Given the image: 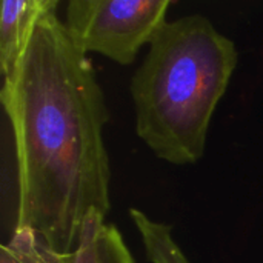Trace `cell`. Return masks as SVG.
Wrapping results in <instances>:
<instances>
[{
  "label": "cell",
  "instance_id": "5b68a950",
  "mask_svg": "<svg viewBox=\"0 0 263 263\" xmlns=\"http://www.w3.org/2000/svg\"><path fill=\"white\" fill-rule=\"evenodd\" d=\"M54 0H5L0 6V68L3 80L12 77L31 31Z\"/></svg>",
  "mask_w": 263,
  "mask_h": 263
},
{
  "label": "cell",
  "instance_id": "277c9868",
  "mask_svg": "<svg viewBox=\"0 0 263 263\" xmlns=\"http://www.w3.org/2000/svg\"><path fill=\"white\" fill-rule=\"evenodd\" d=\"M0 263H136L122 234L103 217H92L76 250L62 253L49 248L34 233L14 230L3 243Z\"/></svg>",
  "mask_w": 263,
  "mask_h": 263
},
{
  "label": "cell",
  "instance_id": "6da1fadb",
  "mask_svg": "<svg viewBox=\"0 0 263 263\" xmlns=\"http://www.w3.org/2000/svg\"><path fill=\"white\" fill-rule=\"evenodd\" d=\"M57 8L54 0L35 22L0 100L15 143L14 230L68 253L88 222L106 219L111 208L103 142L109 114L91 60L71 40Z\"/></svg>",
  "mask_w": 263,
  "mask_h": 263
},
{
  "label": "cell",
  "instance_id": "8992f818",
  "mask_svg": "<svg viewBox=\"0 0 263 263\" xmlns=\"http://www.w3.org/2000/svg\"><path fill=\"white\" fill-rule=\"evenodd\" d=\"M129 216L140 233L145 253L153 263H190L171 234V227L151 220L140 210L131 208Z\"/></svg>",
  "mask_w": 263,
  "mask_h": 263
},
{
  "label": "cell",
  "instance_id": "3957f363",
  "mask_svg": "<svg viewBox=\"0 0 263 263\" xmlns=\"http://www.w3.org/2000/svg\"><path fill=\"white\" fill-rule=\"evenodd\" d=\"M171 6L168 0H71L63 25L85 54L131 65L165 26Z\"/></svg>",
  "mask_w": 263,
  "mask_h": 263
},
{
  "label": "cell",
  "instance_id": "7a4b0ae2",
  "mask_svg": "<svg viewBox=\"0 0 263 263\" xmlns=\"http://www.w3.org/2000/svg\"><path fill=\"white\" fill-rule=\"evenodd\" d=\"M236 66L234 42L205 15L166 22L131 80L140 140L168 163H197Z\"/></svg>",
  "mask_w": 263,
  "mask_h": 263
}]
</instances>
